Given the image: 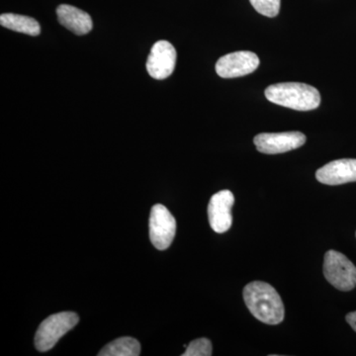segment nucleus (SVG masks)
<instances>
[{
	"label": "nucleus",
	"mask_w": 356,
	"mask_h": 356,
	"mask_svg": "<svg viewBox=\"0 0 356 356\" xmlns=\"http://www.w3.org/2000/svg\"><path fill=\"white\" fill-rule=\"evenodd\" d=\"M243 300L257 320L278 325L284 320V305L277 291L268 283L254 281L243 289Z\"/></svg>",
	"instance_id": "f257e3e1"
},
{
	"label": "nucleus",
	"mask_w": 356,
	"mask_h": 356,
	"mask_svg": "<svg viewBox=\"0 0 356 356\" xmlns=\"http://www.w3.org/2000/svg\"><path fill=\"white\" fill-rule=\"evenodd\" d=\"M259 58L252 51H235L219 58L216 72L222 79L248 76L259 67Z\"/></svg>",
	"instance_id": "0eeeda50"
},
{
	"label": "nucleus",
	"mask_w": 356,
	"mask_h": 356,
	"mask_svg": "<svg viewBox=\"0 0 356 356\" xmlns=\"http://www.w3.org/2000/svg\"><path fill=\"white\" fill-rule=\"evenodd\" d=\"M346 322L350 325V327H353V331L356 332V311L351 312V313L348 314L346 317Z\"/></svg>",
	"instance_id": "dca6fc26"
},
{
	"label": "nucleus",
	"mask_w": 356,
	"mask_h": 356,
	"mask_svg": "<svg viewBox=\"0 0 356 356\" xmlns=\"http://www.w3.org/2000/svg\"><path fill=\"white\" fill-rule=\"evenodd\" d=\"M79 318L74 312H62L47 318L40 325L35 336V346L44 353L51 350L67 332L79 324Z\"/></svg>",
	"instance_id": "7ed1b4c3"
},
{
	"label": "nucleus",
	"mask_w": 356,
	"mask_h": 356,
	"mask_svg": "<svg viewBox=\"0 0 356 356\" xmlns=\"http://www.w3.org/2000/svg\"><path fill=\"white\" fill-rule=\"evenodd\" d=\"M140 355V344L133 337H120L102 348L99 356H138Z\"/></svg>",
	"instance_id": "ddd939ff"
},
{
	"label": "nucleus",
	"mask_w": 356,
	"mask_h": 356,
	"mask_svg": "<svg viewBox=\"0 0 356 356\" xmlns=\"http://www.w3.org/2000/svg\"><path fill=\"white\" fill-rule=\"evenodd\" d=\"M306 140V136L301 132L262 133L255 136L254 143L261 153L277 154L298 149Z\"/></svg>",
	"instance_id": "423d86ee"
},
{
	"label": "nucleus",
	"mask_w": 356,
	"mask_h": 356,
	"mask_svg": "<svg viewBox=\"0 0 356 356\" xmlns=\"http://www.w3.org/2000/svg\"><path fill=\"white\" fill-rule=\"evenodd\" d=\"M255 10L266 17H275L280 11L281 0H250Z\"/></svg>",
	"instance_id": "4468645a"
},
{
	"label": "nucleus",
	"mask_w": 356,
	"mask_h": 356,
	"mask_svg": "<svg viewBox=\"0 0 356 356\" xmlns=\"http://www.w3.org/2000/svg\"><path fill=\"white\" fill-rule=\"evenodd\" d=\"M177 233V221L165 206L158 204L149 216V238L154 247L165 250L170 247Z\"/></svg>",
	"instance_id": "39448f33"
},
{
	"label": "nucleus",
	"mask_w": 356,
	"mask_h": 356,
	"mask_svg": "<svg viewBox=\"0 0 356 356\" xmlns=\"http://www.w3.org/2000/svg\"><path fill=\"white\" fill-rule=\"evenodd\" d=\"M177 64V51L170 42H156L152 48L147 60V70L149 76L158 81L172 76Z\"/></svg>",
	"instance_id": "6e6552de"
},
{
	"label": "nucleus",
	"mask_w": 356,
	"mask_h": 356,
	"mask_svg": "<svg viewBox=\"0 0 356 356\" xmlns=\"http://www.w3.org/2000/svg\"><path fill=\"white\" fill-rule=\"evenodd\" d=\"M235 204V196L229 191L217 192L210 199L208 216L213 231L218 234L226 233L233 224L232 208Z\"/></svg>",
	"instance_id": "1a4fd4ad"
},
{
	"label": "nucleus",
	"mask_w": 356,
	"mask_h": 356,
	"mask_svg": "<svg viewBox=\"0 0 356 356\" xmlns=\"http://www.w3.org/2000/svg\"><path fill=\"white\" fill-rule=\"evenodd\" d=\"M212 355V343L208 339H195L187 346L182 356H211Z\"/></svg>",
	"instance_id": "2eb2a0df"
},
{
	"label": "nucleus",
	"mask_w": 356,
	"mask_h": 356,
	"mask_svg": "<svg viewBox=\"0 0 356 356\" xmlns=\"http://www.w3.org/2000/svg\"><path fill=\"white\" fill-rule=\"evenodd\" d=\"M0 24L7 29L30 35V36H38L41 33V27H40L38 21L29 17V16L19 15V14H1Z\"/></svg>",
	"instance_id": "f8f14e48"
},
{
	"label": "nucleus",
	"mask_w": 356,
	"mask_h": 356,
	"mask_svg": "<svg viewBox=\"0 0 356 356\" xmlns=\"http://www.w3.org/2000/svg\"><path fill=\"white\" fill-rule=\"evenodd\" d=\"M267 100L298 111H310L318 108L321 95L318 89L301 83H281L273 84L266 89Z\"/></svg>",
	"instance_id": "f03ea898"
},
{
	"label": "nucleus",
	"mask_w": 356,
	"mask_h": 356,
	"mask_svg": "<svg viewBox=\"0 0 356 356\" xmlns=\"http://www.w3.org/2000/svg\"><path fill=\"white\" fill-rule=\"evenodd\" d=\"M321 184L341 185L356 181V159H343L331 161L316 172Z\"/></svg>",
	"instance_id": "9d476101"
},
{
	"label": "nucleus",
	"mask_w": 356,
	"mask_h": 356,
	"mask_svg": "<svg viewBox=\"0 0 356 356\" xmlns=\"http://www.w3.org/2000/svg\"><path fill=\"white\" fill-rule=\"evenodd\" d=\"M58 22L79 36L88 34L93 28L92 19L86 11L69 4H60L57 8Z\"/></svg>",
	"instance_id": "9b49d317"
},
{
	"label": "nucleus",
	"mask_w": 356,
	"mask_h": 356,
	"mask_svg": "<svg viewBox=\"0 0 356 356\" xmlns=\"http://www.w3.org/2000/svg\"><path fill=\"white\" fill-rule=\"evenodd\" d=\"M324 275L332 286L341 291H350L356 286L355 264L336 250H329L325 254Z\"/></svg>",
	"instance_id": "20e7f679"
}]
</instances>
